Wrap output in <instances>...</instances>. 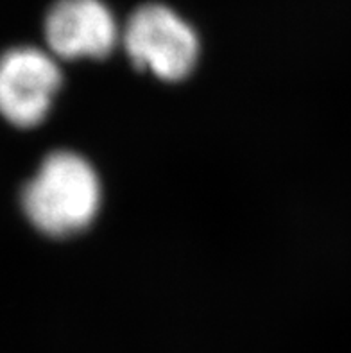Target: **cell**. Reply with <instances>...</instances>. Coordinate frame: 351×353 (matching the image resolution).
Returning a JSON list of instances; mask_svg holds the SVG:
<instances>
[{
    "label": "cell",
    "instance_id": "cell-2",
    "mask_svg": "<svg viewBox=\"0 0 351 353\" xmlns=\"http://www.w3.org/2000/svg\"><path fill=\"white\" fill-rule=\"evenodd\" d=\"M122 43L134 67L163 81L187 77L199 58V38L176 11L161 4L138 8L122 32Z\"/></svg>",
    "mask_w": 351,
    "mask_h": 353
},
{
    "label": "cell",
    "instance_id": "cell-4",
    "mask_svg": "<svg viewBox=\"0 0 351 353\" xmlns=\"http://www.w3.org/2000/svg\"><path fill=\"white\" fill-rule=\"evenodd\" d=\"M45 40L56 58H106L119 27L101 0H58L45 17Z\"/></svg>",
    "mask_w": 351,
    "mask_h": 353
},
{
    "label": "cell",
    "instance_id": "cell-3",
    "mask_svg": "<svg viewBox=\"0 0 351 353\" xmlns=\"http://www.w3.org/2000/svg\"><path fill=\"white\" fill-rule=\"evenodd\" d=\"M61 81V70L50 54L34 47L8 50L0 67L2 113L13 125L34 128L49 115Z\"/></svg>",
    "mask_w": 351,
    "mask_h": 353
},
{
    "label": "cell",
    "instance_id": "cell-1",
    "mask_svg": "<svg viewBox=\"0 0 351 353\" xmlns=\"http://www.w3.org/2000/svg\"><path fill=\"white\" fill-rule=\"evenodd\" d=\"M103 188L90 161L72 151H54L23 185L20 203L26 217L49 237H68L94 223Z\"/></svg>",
    "mask_w": 351,
    "mask_h": 353
}]
</instances>
